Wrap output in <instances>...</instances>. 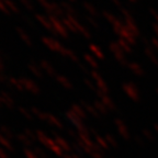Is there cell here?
<instances>
[{
    "label": "cell",
    "instance_id": "1",
    "mask_svg": "<svg viewBox=\"0 0 158 158\" xmlns=\"http://www.w3.org/2000/svg\"><path fill=\"white\" fill-rule=\"evenodd\" d=\"M35 133H36L37 141L42 144L43 146L47 147L49 151H52L53 153H55L56 155H58V156L63 155V149L57 145V143L55 142V139H52L51 137H48V136H47L43 131H41V130L35 131Z\"/></svg>",
    "mask_w": 158,
    "mask_h": 158
},
{
    "label": "cell",
    "instance_id": "2",
    "mask_svg": "<svg viewBox=\"0 0 158 158\" xmlns=\"http://www.w3.org/2000/svg\"><path fill=\"white\" fill-rule=\"evenodd\" d=\"M20 80L22 82V86H23V88H24V90H27L29 92L34 94H40V87L37 86L33 80H31V79H29V78H24V77L20 78Z\"/></svg>",
    "mask_w": 158,
    "mask_h": 158
},
{
    "label": "cell",
    "instance_id": "3",
    "mask_svg": "<svg viewBox=\"0 0 158 158\" xmlns=\"http://www.w3.org/2000/svg\"><path fill=\"white\" fill-rule=\"evenodd\" d=\"M42 42L44 43L45 45H46L48 48H51L52 51H55V52H63V49H64V47L62 46V45L59 44L57 41H55V40L51 39V37H47V36H43L42 37Z\"/></svg>",
    "mask_w": 158,
    "mask_h": 158
},
{
    "label": "cell",
    "instance_id": "4",
    "mask_svg": "<svg viewBox=\"0 0 158 158\" xmlns=\"http://www.w3.org/2000/svg\"><path fill=\"white\" fill-rule=\"evenodd\" d=\"M35 18H36V20L43 25V27H45L47 30H48L49 32H52L54 35H57V32L55 31L54 27H53L52 22L49 21L48 18L45 17V15H39V13H36V15H35Z\"/></svg>",
    "mask_w": 158,
    "mask_h": 158
},
{
    "label": "cell",
    "instance_id": "5",
    "mask_svg": "<svg viewBox=\"0 0 158 158\" xmlns=\"http://www.w3.org/2000/svg\"><path fill=\"white\" fill-rule=\"evenodd\" d=\"M48 19H49V21L52 22V24H53V27H54L55 31H56L57 33H59V34H62L63 36H66V35H67L66 30H65V27L62 25L60 21H59V20L57 19L55 15H49Z\"/></svg>",
    "mask_w": 158,
    "mask_h": 158
},
{
    "label": "cell",
    "instance_id": "6",
    "mask_svg": "<svg viewBox=\"0 0 158 158\" xmlns=\"http://www.w3.org/2000/svg\"><path fill=\"white\" fill-rule=\"evenodd\" d=\"M27 67H29L30 72L32 73L35 77H37V78H42V77H43L42 67L39 66V65H37L34 60H31V62L29 63V65H27Z\"/></svg>",
    "mask_w": 158,
    "mask_h": 158
},
{
    "label": "cell",
    "instance_id": "7",
    "mask_svg": "<svg viewBox=\"0 0 158 158\" xmlns=\"http://www.w3.org/2000/svg\"><path fill=\"white\" fill-rule=\"evenodd\" d=\"M0 98H1V101H2V104L6 106L7 108L12 109L15 106V101H13L12 97L10 96L8 92L6 91H1L0 92Z\"/></svg>",
    "mask_w": 158,
    "mask_h": 158
},
{
    "label": "cell",
    "instance_id": "8",
    "mask_svg": "<svg viewBox=\"0 0 158 158\" xmlns=\"http://www.w3.org/2000/svg\"><path fill=\"white\" fill-rule=\"evenodd\" d=\"M42 121L47 122V123H48V124H51V125L56 126V127H59V128H62V127H63L62 123L59 122V120L56 118V116L53 115V114L44 113V116H43V120H42Z\"/></svg>",
    "mask_w": 158,
    "mask_h": 158
},
{
    "label": "cell",
    "instance_id": "9",
    "mask_svg": "<svg viewBox=\"0 0 158 158\" xmlns=\"http://www.w3.org/2000/svg\"><path fill=\"white\" fill-rule=\"evenodd\" d=\"M15 31H17V33L19 34L20 39L22 40L23 42H24L25 44L27 45V46H32V40L30 39V36L27 35V33L25 32V31L22 29V27H15Z\"/></svg>",
    "mask_w": 158,
    "mask_h": 158
},
{
    "label": "cell",
    "instance_id": "10",
    "mask_svg": "<svg viewBox=\"0 0 158 158\" xmlns=\"http://www.w3.org/2000/svg\"><path fill=\"white\" fill-rule=\"evenodd\" d=\"M8 86H10L11 88L17 89L19 91H23L24 88L22 86V82L20 80V78H15V77H9V81H8Z\"/></svg>",
    "mask_w": 158,
    "mask_h": 158
},
{
    "label": "cell",
    "instance_id": "11",
    "mask_svg": "<svg viewBox=\"0 0 158 158\" xmlns=\"http://www.w3.org/2000/svg\"><path fill=\"white\" fill-rule=\"evenodd\" d=\"M0 146L2 148H5L7 152H13V149H15L11 141H9V139H8L7 137H5L1 133H0Z\"/></svg>",
    "mask_w": 158,
    "mask_h": 158
},
{
    "label": "cell",
    "instance_id": "12",
    "mask_svg": "<svg viewBox=\"0 0 158 158\" xmlns=\"http://www.w3.org/2000/svg\"><path fill=\"white\" fill-rule=\"evenodd\" d=\"M17 139L20 142V143L22 144V145H24L25 147H27L29 148L30 146H33V144H34V142L31 139V138H29L27 135H25L24 133H20V134H18L17 136Z\"/></svg>",
    "mask_w": 158,
    "mask_h": 158
},
{
    "label": "cell",
    "instance_id": "13",
    "mask_svg": "<svg viewBox=\"0 0 158 158\" xmlns=\"http://www.w3.org/2000/svg\"><path fill=\"white\" fill-rule=\"evenodd\" d=\"M40 66L42 67L43 70H45V73H46L47 75H49V76H54L55 75V70L52 67V65L49 64L47 60H45V59H42V60L40 62Z\"/></svg>",
    "mask_w": 158,
    "mask_h": 158
},
{
    "label": "cell",
    "instance_id": "14",
    "mask_svg": "<svg viewBox=\"0 0 158 158\" xmlns=\"http://www.w3.org/2000/svg\"><path fill=\"white\" fill-rule=\"evenodd\" d=\"M0 133L2 134L5 137H7L9 141L13 139V137H15L13 131L10 127H8V126H6V125H1V126H0Z\"/></svg>",
    "mask_w": 158,
    "mask_h": 158
},
{
    "label": "cell",
    "instance_id": "15",
    "mask_svg": "<svg viewBox=\"0 0 158 158\" xmlns=\"http://www.w3.org/2000/svg\"><path fill=\"white\" fill-rule=\"evenodd\" d=\"M37 2L40 3V5L42 6L43 8L45 9V11H46L47 13H48L49 15H52V8H53V2H48L47 0H36Z\"/></svg>",
    "mask_w": 158,
    "mask_h": 158
},
{
    "label": "cell",
    "instance_id": "16",
    "mask_svg": "<svg viewBox=\"0 0 158 158\" xmlns=\"http://www.w3.org/2000/svg\"><path fill=\"white\" fill-rule=\"evenodd\" d=\"M18 110H19L20 113L22 114V115L24 116L25 118H27V120H32L33 116H34L32 114V112H31V110L24 108V106H19V108H18Z\"/></svg>",
    "mask_w": 158,
    "mask_h": 158
},
{
    "label": "cell",
    "instance_id": "17",
    "mask_svg": "<svg viewBox=\"0 0 158 158\" xmlns=\"http://www.w3.org/2000/svg\"><path fill=\"white\" fill-rule=\"evenodd\" d=\"M6 3V6H7V8L10 10V12H15V13H20V10L19 8L15 6V3L13 2L12 0H3Z\"/></svg>",
    "mask_w": 158,
    "mask_h": 158
},
{
    "label": "cell",
    "instance_id": "18",
    "mask_svg": "<svg viewBox=\"0 0 158 158\" xmlns=\"http://www.w3.org/2000/svg\"><path fill=\"white\" fill-rule=\"evenodd\" d=\"M55 142H56L57 145L62 148L63 151H67V149H68V144H67L63 138L59 137V136H56V137H55Z\"/></svg>",
    "mask_w": 158,
    "mask_h": 158
},
{
    "label": "cell",
    "instance_id": "19",
    "mask_svg": "<svg viewBox=\"0 0 158 158\" xmlns=\"http://www.w3.org/2000/svg\"><path fill=\"white\" fill-rule=\"evenodd\" d=\"M23 154H24L25 158H39L36 154H35V152L33 151V149H31V148L25 147L24 149H23Z\"/></svg>",
    "mask_w": 158,
    "mask_h": 158
},
{
    "label": "cell",
    "instance_id": "20",
    "mask_svg": "<svg viewBox=\"0 0 158 158\" xmlns=\"http://www.w3.org/2000/svg\"><path fill=\"white\" fill-rule=\"evenodd\" d=\"M23 133H24L25 135H27L29 138H31V139H32L33 142L37 141L36 133H35V132H33L32 130H30V128H24V131H23Z\"/></svg>",
    "mask_w": 158,
    "mask_h": 158
},
{
    "label": "cell",
    "instance_id": "21",
    "mask_svg": "<svg viewBox=\"0 0 158 158\" xmlns=\"http://www.w3.org/2000/svg\"><path fill=\"white\" fill-rule=\"evenodd\" d=\"M33 151L35 152V154H36L39 158H47V155H46V153L44 152V149H42V148L39 147V146H35V147H33Z\"/></svg>",
    "mask_w": 158,
    "mask_h": 158
},
{
    "label": "cell",
    "instance_id": "22",
    "mask_svg": "<svg viewBox=\"0 0 158 158\" xmlns=\"http://www.w3.org/2000/svg\"><path fill=\"white\" fill-rule=\"evenodd\" d=\"M20 2L22 3L25 9H27L29 11H33L34 10V6H33V3L30 0H20Z\"/></svg>",
    "mask_w": 158,
    "mask_h": 158
},
{
    "label": "cell",
    "instance_id": "23",
    "mask_svg": "<svg viewBox=\"0 0 158 158\" xmlns=\"http://www.w3.org/2000/svg\"><path fill=\"white\" fill-rule=\"evenodd\" d=\"M56 79H57V81L60 82V84H62L63 86L66 87V88H69V87H72V85L69 84L68 80H67V79L65 78V77H63V76H56Z\"/></svg>",
    "mask_w": 158,
    "mask_h": 158
},
{
    "label": "cell",
    "instance_id": "24",
    "mask_svg": "<svg viewBox=\"0 0 158 158\" xmlns=\"http://www.w3.org/2000/svg\"><path fill=\"white\" fill-rule=\"evenodd\" d=\"M0 10H1L3 13H6V15H10V10L7 8V6H6L3 0H0Z\"/></svg>",
    "mask_w": 158,
    "mask_h": 158
},
{
    "label": "cell",
    "instance_id": "25",
    "mask_svg": "<svg viewBox=\"0 0 158 158\" xmlns=\"http://www.w3.org/2000/svg\"><path fill=\"white\" fill-rule=\"evenodd\" d=\"M9 81V77H7V75L5 74V72H0V82L2 84H8Z\"/></svg>",
    "mask_w": 158,
    "mask_h": 158
},
{
    "label": "cell",
    "instance_id": "26",
    "mask_svg": "<svg viewBox=\"0 0 158 158\" xmlns=\"http://www.w3.org/2000/svg\"><path fill=\"white\" fill-rule=\"evenodd\" d=\"M0 158H9L7 151H6L5 148L1 147V146H0Z\"/></svg>",
    "mask_w": 158,
    "mask_h": 158
},
{
    "label": "cell",
    "instance_id": "27",
    "mask_svg": "<svg viewBox=\"0 0 158 158\" xmlns=\"http://www.w3.org/2000/svg\"><path fill=\"white\" fill-rule=\"evenodd\" d=\"M5 70V64H3L2 59L0 58V72H3Z\"/></svg>",
    "mask_w": 158,
    "mask_h": 158
},
{
    "label": "cell",
    "instance_id": "28",
    "mask_svg": "<svg viewBox=\"0 0 158 158\" xmlns=\"http://www.w3.org/2000/svg\"><path fill=\"white\" fill-rule=\"evenodd\" d=\"M0 58H1V55H0Z\"/></svg>",
    "mask_w": 158,
    "mask_h": 158
}]
</instances>
